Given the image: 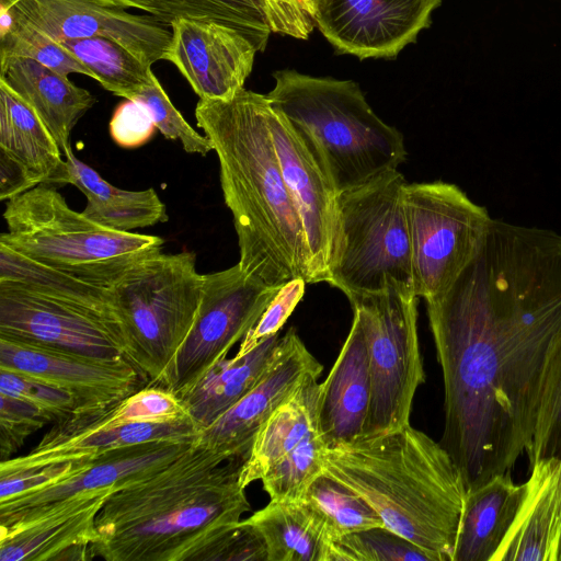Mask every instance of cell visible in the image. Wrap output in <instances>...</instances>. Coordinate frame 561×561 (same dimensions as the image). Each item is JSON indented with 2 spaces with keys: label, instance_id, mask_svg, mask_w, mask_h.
Instances as JSON below:
<instances>
[{
  "label": "cell",
  "instance_id": "20",
  "mask_svg": "<svg viewBox=\"0 0 561 561\" xmlns=\"http://www.w3.org/2000/svg\"><path fill=\"white\" fill-rule=\"evenodd\" d=\"M163 60L173 64L202 100H230L243 89L257 49L238 30L199 19L171 24Z\"/></svg>",
  "mask_w": 561,
  "mask_h": 561
},
{
  "label": "cell",
  "instance_id": "35",
  "mask_svg": "<svg viewBox=\"0 0 561 561\" xmlns=\"http://www.w3.org/2000/svg\"><path fill=\"white\" fill-rule=\"evenodd\" d=\"M525 450L529 467L547 458L561 461V340L553 347L547 362L536 422Z\"/></svg>",
  "mask_w": 561,
  "mask_h": 561
},
{
  "label": "cell",
  "instance_id": "44",
  "mask_svg": "<svg viewBox=\"0 0 561 561\" xmlns=\"http://www.w3.org/2000/svg\"><path fill=\"white\" fill-rule=\"evenodd\" d=\"M273 33L307 39L317 26L321 0H260Z\"/></svg>",
  "mask_w": 561,
  "mask_h": 561
},
{
  "label": "cell",
  "instance_id": "13",
  "mask_svg": "<svg viewBox=\"0 0 561 561\" xmlns=\"http://www.w3.org/2000/svg\"><path fill=\"white\" fill-rule=\"evenodd\" d=\"M0 336L95 358H126L116 314L0 280Z\"/></svg>",
  "mask_w": 561,
  "mask_h": 561
},
{
  "label": "cell",
  "instance_id": "37",
  "mask_svg": "<svg viewBox=\"0 0 561 561\" xmlns=\"http://www.w3.org/2000/svg\"><path fill=\"white\" fill-rule=\"evenodd\" d=\"M13 57L36 60L65 76L80 73L93 79L92 72L58 42L12 20L10 27L0 33V61Z\"/></svg>",
  "mask_w": 561,
  "mask_h": 561
},
{
  "label": "cell",
  "instance_id": "33",
  "mask_svg": "<svg viewBox=\"0 0 561 561\" xmlns=\"http://www.w3.org/2000/svg\"><path fill=\"white\" fill-rule=\"evenodd\" d=\"M304 501L321 517L331 542L347 534L383 526L360 495L324 473L313 481Z\"/></svg>",
  "mask_w": 561,
  "mask_h": 561
},
{
  "label": "cell",
  "instance_id": "21",
  "mask_svg": "<svg viewBox=\"0 0 561 561\" xmlns=\"http://www.w3.org/2000/svg\"><path fill=\"white\" fill-rule=\"evenodd\" d=\"M194 442L154 440L102 454L90 460L83 469L56 484L0 502V525L28 511L83 492L119 486L154 472L181 456Z\"/></svg>",
  "mask_w": 561,
  "mask_h": 561
},
{
  "label": "cell",
  "instance_id": "30",
  "mask_svg": "<svg viewBox=\"0 0 561 561\" xmlns=\"http://www.w3.org/2000/svg\"><path fill=\"white\" fill-rule=\"evenodd\" d=\"M247 520L263 536L268 561H329L330 536L305 501L270 500Z\"/></svg>",
  "mask_w": 561,
  "mask_h": 561
},
{
  "label": "cell",
  "instance_id": "45",
  "mask_svg": "<svg viewBox=\"0 0 561 561\" xmlns=\"http://www.w3.org/2000/svg\"><path fill=\"white\" fill-rule=\"evenodd\" d=\"M157 129L147 106L138 100L125 99L110 121V134L116 145L137 148L145 145Z\"/></svg>",
  "mask_w": 561,
  "mask_h": 561
},
{
  "label": "cell",
  "instance_id": "29",
  "mask_svg": "<svg viewBox=\"0 0 561 561\" xmlns=\"http://www.w3.org/2000/svg\"><path fill=\"white\" fill-rule=\"evenodd\" d=\"M319 376L320 373L306 376L262 426L242 466L240 482L243 488L261 480L318 428Z\"/></svg>",
  "mask_w": 561,
  "mask_h": 561
},
{
  "label": "cell",
  "instance_id": "38",
  "mask_svg": "<svg viewBox=\"0 0 561 561\" xmlns=\"http://www.w3.org/2000/svg\"><path fill=\"white\" fill-rule=\"evenodd\" d=\"M149 110L157 129L167 138L181 142L187 153L206 156L214 151L210 140L196 131L172 104L154 73L151 80L134 99Z\"/></svg>",
  "mask_w": 561,
  "mask_h": 561
},
{
  "label": "cell",
  "instance_id": "5",
  "mask_svg": "<svg viewBox=\"0 0 561 561\" xmlns=\"http://www.w3.org/2000/svg\"><path fill=\"white\" fill-rule=\"evenodd\" d=\"M273 76L275 85L266 96L337 195L397 171L405 161L402 134L377 116L356 82L296 70Z\"/></svg>",
  "mask_w": 561,
  "mask_h": 561
},
{
  "label": "cell",
  "instance_id": "31",
  "mask_svg": "<svg viewBox=\"0 0 561 561\" xmlns=\"http://www.w3.org/2000/svg\"><path fill=\"white\" fill-rule=\"evenodd\" d=\"M20 0H0V7L10 8ZM123 9H137L171 24L182 18L214 21L238 30L248 37L257 51H263L270 34L260 0H101Z\"/></svg>",
  "mask_w": 561,
  "mask_h": 561
},
{
  "label": "cell",
  "instance_id": "26",
  "mask_svg": "<svg viewBox=\"0 0 561 561\" xmlns=\"http://www.w3.org/2000/svg\"><path fill=\"white\" fill-rule=\"evenodd\" d=\"M525 493L510 471L466 493L453 561H493Z\"/></svg>",
  "mask_w": 561,
  "mask_h": 561
},
{
  "label": "cell",
  "instance_id": "19",
  "mask_svg": "<svg viewBox=\"0 0 561 561\" xmlns=\"http://www.w3.org/2000/svg\"><path fill=\"white\" fill-rule=\"evenodd\" d=\"M115 488L83 492L0 525V561L91 560L96 516Z\"/></svg>",
  "mask_w": 561,
  "mask_h": 561
},
{
  "label": "cell",
  "instance_id": "22",
  "mask_svg": "<svg viewBox=\"0 0 561 561\" xmlns=\"http://www.w3.org/2000/svg\"><path fill=\"white\" fill-rule=\"evenodd\" d=\"M371 381L363 328L354 313L351 330L318 397V428L327 445L363 436L369 411Z\"/></svg>",
  "mask_w": 561,
  "mask_h": 561
},
{
  "label": "cell",
  "instance_id": "4",
  "mask_svg": "<svg viewBox=\"0 0 561 561\" xmlns=\"http://www.w3.org/2000/svg\"><path fill=\"white\" fill-rule=\"evenodd\" d=\"M322 470L432 561H453L467 490L439 442L407 424L325 447Z\"/></svg>",
  "mask_w": 561,
  "mask_h": 561
},
{
  "label": "cell",
  "instance_id": "12",
  "mask_svg": "<svg viewBox=\"0 0 561 561\" xmlns=\"http://www.w3.org/2000/svg\"><path fill=\"white\" fill-rule=\"evenodd\" d=\"M280 287H271L236 265L205 274L196 319L159 386L179 396L257 323Z\"/></svg>",
  "mask_w": 561,
  "mask_h": 561
},
{
  "label": "cell",
  "instance_id": "14",
  "mask_svg": "<svg viewBox=\"0 0 561 561\" xmlns=\"http://www.w3.org/2000/svg\"><path fill=\"white\" fill-rule=\"evenodd\" d=\"M5 10L56 42L105 37L152 66L163 60L171 26L150 14H135L101 0H20Z\"/></svg>",
  "mask_w": 561,
  "mask_h": 561
},
{
  "label": "cell",
  "instance_id": "23",
  "mask_svg": "<svg viewBox=\"0 0 561 561\" xmlns=\"http://www.w3.org/2000/svg\"><path fill=\"white\" fill-rule=\"evenodd\" d=\"M529 472L523 501L493 561H560L561 461L539 460Z\"/></svg>",
  "mask_w": 561,
  "mask_h": 561
},
{
  "label": "cell",
  "instance_id": "7",
  "mask_svg": "<svg viewBox=\"0 0 561 561\" xmlns=\"http://www.w3.org/2000/svg\"><path fill=\"white\" fill-rule=\"evenodd\" d=\"M204 280L194 252H161L110 287L126 357L150 385L160 383L191 331Z\"/></svg>",
  "mask_w": 561,
  "mask_h": 561
},
{
  "label": "cell",
  "instance_id": "42",
  "mask_svg": "<svg viewBox=\"0 0 561 561\" xmlns=\"http://www.w3.org/2000/svg\"><path fill=\"white\" fill-rule=\"evenodd\" d=\"M196 561H268L261 533L247 519L217 536L197 556Z\"/></svg>",
  "mask_w": 561,
  "mask_h": 561
},
{
  "label": "cell",
  "instance_id": "2",
  "mask_svg": "<svg viewBox=\"0 0 561 561\" xmlns=\"http://www.w3.org/2000/svg\"><path fill=\"white\" fill-rule=\"evenodd\" d=\"M244 461L195 440L161 469L116 486L98 513L92 559L196 560L251 508L240 482Z\"/></svg>",
  "mask_w": 561,
  "mask_h": 561
},
{
  "label": "cell",
  "instance_id": "10",
  "mask_svg": "<svg viewBox=\"0 0 561 561\" xmlns=\"http://www.w3.org/2000/svg\"><path fill=\"white\" fill-rule=\"evenodd\" d=\"M417 299L415 294L398 289L348 299L365 335L371 381L363 436L410 424L414 394L425 381Z\"/></svg>",
  "mask_w": 561,
  "mask_h": 561
},
{
  "label": "cell",
  "instance_id": "1",
  "mask_svg": "<svg viewBox=\"0 0 561 561\" xmlns=\"http://www.w3.org/2000/svg\"><path fill=\"white\" fill-rule=\"evenodd\" d=\"M425 301L444 381L439 443L468 491L529 444L561 340V234L492 219L473 260Z\"/></svg>",
  "mask_w": 561,
  "mask_h": 561
},
{
  "label": "cell",
  "instance_id": "36",
  "mask_svg": "<svg viewBox=\"0 0 561 561\" xmlns=\"http://www.w3.org/2000/svg\"><path fill=\"white\" fill-rule=\"evenodd\" d=\"M329 561H432L417 546L385 526L371 527L331 542Z\"/></svg>",
  "mask_w": 561,
  "mask_h": 561
},
{
  "label": "cell",
  "instance_id": "15",
  "mask_svg": "<svg viewBox=\"0 0 561 561\" xmlns=\"http://www.w3.org/2000/svg\"><path fill=\"white\" fill-rule=\"evenodd\" d=\"M268 124L282 175L306 237L308 284L328 283L339 239V195L287 118L271 102Z\"/></svg>",
  "mask_w": 561,
  "mask_h": 561
},
{
  "label": "cell",
  "instance_id": "18",
  "mask_svg": "<svg viewBox=\"0 0 561 561\" xmlns=\"http://www.w3.org/2000/svg\"><path fill=\"white\" fill-rule=\"evenodd\" d=\"M0 368L37 377L73 393L81 409L112 405L146 377L128 359H104L0 336Z\"/></svg>",
  "mask_w": 561,
  "mask_h": 561
},
{
  "label": "cell",
  "instance_id": "25",
  "mask_svg": "<svg viewBox=\"0 0 561 561\" xmlns=\"http://www.w3.org/2000/svg\"><path fill=\"white\" fill-rule=\"evenodd\" d=\"M0 79L39 116L61 148L70 147L72 129L96 103L88 90L36 60L13 57L0 61Z\"/></svg>",
  "mask_w": 561,
  "mask_h": 561
},
{
  "label": "cell",
  "instance_id": "11",
  "mask_svg": "<svg viewBox=\"0 0 561 561\" xmlns=\"http://www.w3.org/2000/svg\"><path fill=\"white\" fill-rule=\"evenodd\" d=\"M414 290L427 299L448 289L479 252L492 222L483 206L443 181L404 186Z\"/></svg>",
  "mask_w": 561,
  "mask_h": 561
},
{
  "label": "cell",
  "instance_id": "24",
  "mask_svg": "<svg viewBox=\"0 0 561 561\" xmlns=\"http://www.w3.org/2000/svg\"><path fill=\"white\" fill-rule=\"evenodd\" d=\"M61 152L35 111L0 79V162L18 168L32 188L67 184Z\"/></svg>",
  "mask_w": 561,
  "mask_h": 561
},
{
  "label": "cell",
  "instance_id": "17",
  "mask_svg": "<svg viewBox=\"0 0 561 561\" xmlns=\"http://www.w3.org/2000/svg\"><path fill=\"white\" fill-rule=\"evenodd\" d=\"M322 371L294 328L280 336L274 356L257 383L213 424L197 443L226 456L247 460L253 442L272 413L306 376Z\"/></svg>",
  "mask_w": 561,
  "mask_h": 561
},
{
  "label": "cell",
  "instance_id": "39",
  "mask_svg": "<svg viewBox=\"0 0 561 561\" xmlns=\"http://www.w3.org/2000/svg\"><path fill=\"white\" fill-rule=\"evenodd\" d=\"M0 393L27 401L49 413L55 423L81 409L70 391L31 375L0 368Z\"/></svg>",
  "mask_w": 561,
  "mask_h": 561
},
{
  "label": "cell",
  "instance_id": "34",
  "mask_svg": "<svg viewBox=\"0 0 561 561\" xmlns=\"http://www.w3.org/2000/svg\"><path fill=\"white\" fill-rule=\"evenodd\" d=\"M327 447L319 428L261 479L271 501H304L313 481L323 473L322 454Z\"/></svg>",
  "mask_w": 561,
  "mask_h": 561
},
{
  "label": "cell",
  "instance_id": "6",
  "mask_svg": "<svg viewBox=\"0 0 561 561\" xmlns=\"http://www.w3.org/2000/svg\"><path fill=\"white\" fill-rule=\"evenodd\" d=\"M0 242L42 264L111 287L138 263L162 252L158 236L104 227L39 184L7 201Z\"/></svg>",
  "mask_w": 561,
  "mask_h": 561
},
{
  "label": "cell",
  "instance_id": "40",
  "mask_svg": "<svg viewBox=\"0 0 561 561\" xmlns=\"http://www.w3.org/2000/svg\"><path fill=\"white\" fill-rule=\"evenodd\" d=\"M55 419L38 407L0 393V456L1 461L16 451L24 440Z\"/></svg>",
  "mask_w": 561,
  "mask_h": 561
},
{
  "label": "cell",
  "instance_id": "43",
  "mask_svg": "<svg viewBox=\"0 0 561 561\" xmlns=\"http://www.w3.org/2000/svg\"><path fill=\"white\" fill-rule=\"evenodd\" d=\"M306 282L295 278L282 286L268 304L257 323L242 339L236 355L241 356L266 339L279 333L305 294Z\"/></svg>",
  "mask_w": 561,
  "mask_h": 561
},
{
  "label": "cell",
  "instance_id": "27",
  "mask_svg": "<svg viewBox=\"0 0 561 561\" xmlns=\"http://www.w3.org/2000/svg\"><path fill=\"white\" fill-rule=\"evenodd\" d=\"M279 339L278 333L241 356L220 359L178 396L199 432L257 383L274 356Z\"/></svg>",
  "mask_w": 561,
  "mask_h": 561
},
{
  "label": "cell",
  "instance_id": "3",
  "mask_svg": "<svg viewBox=\"0 0 561 561\" xmlns=\"http://www.w3.org/2000/svg\"><path fill=\"white\" fill-rule=\"evenodd\" d=\"M268 108L266 94L243 88L230 100L199 99L195 118L219 161L241 270L271 287L295 278L308 284L306 237L282 175Z\"/></svg>",
  "mask_w": 561,
  "mask_h": 561
},
{
  "label": "cell",
  "instance_id": "9",
  "mask_svg": "<svg viewBox=\"0 0 561 561\" xmlns=\"http://www.w3.org/2000/svg\"><path fill=\"white\" fill-rule=\"evenodd\" d=\"M198 435L179 397L151 385L112 405L72 413L54 423L27 455L0 463L22 467L94 459L129 445L165 439L194 442Z\"/></svg>",
  "mask_w": 561,
  "mask_h": 561
},
{
  "label": "cell",
  "instance_id": "32",
  "mask_svg": "<svg viewBox=\"0 0 561 561\" xmlns=\"http://www.w3.org/2000/svg\"><path fill=\"white\" fill-rule=\"evenodd\" d=\"M58 43L116 96L134 100L151 80V66L112 39L90 37Z\"/></svg>",
  "mask_w": 561,
  "mask_h": 561
},
{
  "label": "cell",
  "instance_id": "8",
  "mask_svg": "<svg viewBox=\"0 0 561 561\" xmlns=\"http://www.w3.org/2000/svg\"><path fill=\"white\" fill-rule=\"evenodd\" d=\"M405 185L397 170L339 195L340 230L328 283L348 299L388 289L415 294Z\"/></svg>",
  "mask_w": 561,
  "mask_h": 561
},
{
  "label": "cell",
  "instance_id": "41",
  "mask_svg": "<svg viewBox=\"0 0 561 561\" xmlns=\"http://www.w3.org/2000/svg\"><path fill=\"white\" fill-rule=\"evenodd\" d=\"M92 459L9 467L0 463V502L56 484L83 469Z\"/></svg>",
  "mask_w": 561,
  "mask_h": 561
},
{
  "label": "cell",
  "instance_id": "16",
  "mask_svg": "<svg viewBox=\"0 0 561 561\" xmlns=\"http://www.w3.org/2000/svg\"><path fill=\"white\" fill-rule=\"evenodd\" d=\"M443 0H321L317 26L339 54L391 59L430 26Z\"/></svg>",
  "mask_w": 561,
  "mask_h": 561
},
{
  "label": "cell",
  "instance_id": "28",
  "mask_svg": "<svg viewBox=\"0 0 561 561\" xmlns=\"http://www.w3.org/2000/svg\"><path fill=\"white\" fill-rule=\"evenodd\" d=\"M67 184L83 193L82 213L91 220L119 231H131L168 220L167 206L153 188L127 191L104 180L94 169L78 159L71 146L62 150Z\"/></svg>",
  "mask_w": 561,
  "mask_h": 561
}]
</instances>
